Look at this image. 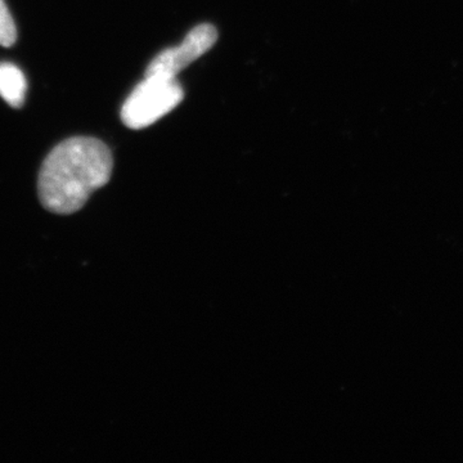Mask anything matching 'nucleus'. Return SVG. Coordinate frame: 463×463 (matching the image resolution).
I'll return each mask as SVG.
<instances>
[{
	"mask_svg": "<svg viewBox=\"0 0 463 463\" xmlns=\"http://www.w3.org/2000/svg\"><path fill=\"white\" fill-rule=\"evenodd\" d=\"M114 169L111 149L90 137H75L56 146L38 179L42 206L58 215L83 209L91 194L109 182Z\"/></svg>",
	"mask_w": 463,
	"mask_h": 463,
	"instance_id": "1",
	"label": "nucleus"
},
{
	"mask_svg": "<svg viewBox=\"0 0 463 463\" xmlns=\"http://www.w3.org/2000/svg\"><path fill=\"white\" fill-rule=\"evenodd\" d=\"M184 99L176 78L146 75L121 109V120L130 129H145L172 112Z\"/></svg>",
	"mask_w": 463,
	"mask_h": 463,
	"instance_id": "2",
	"label": "nucleus"
},
{
	"mask_svg": "<svg viewBox=\"0 0 463 463\" xmlns=\"http://www.w3.org/2000/svg\"><path fill=\"white\" fill-rule=\"evenodd\" d=\"M218 41V32L210 24L192 29L178 47L167 48L158 53L149 63L146 75H161L176 78L182 70L191 65L212 50Z\"/></svg>",
	"mask_w": 463,
	"mask_h": 463,
	"instance_id": "3",
	"label": "nucleus"
},
{
	"mask_svg": "<svg viewBox=\"0 0 463 463\" xmlns=\"http://www.w3.org/2000/svg\"><path fill=\"white\" fill-rule=\"evenodd\" d=\"M27 81L25 75L11 62H0V97L14 109L25 102Z\"/></svg>",
	"mask_w": 463,
	"mask_h": 463,
	"instance_id": "4",
	"label": "nucleus"
},
{
	"mask_svg": "<svg viewBox=\"0 0 463 463\" xmlns=\"http://www.w3.org/2000/svg\"><path fill=\"white\" fill-rule=\"evenodd\" d=\"M17 41V27L5 0H0V45L12 47Z\"/></svg>",
	"mask_w": 463,
	"mask_h": 463,
	"instance_id": "5",
	"label": "nucleus"
}]
</instances>
